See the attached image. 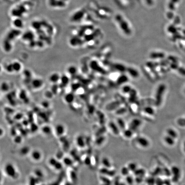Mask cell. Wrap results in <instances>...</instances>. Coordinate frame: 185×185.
<instances>
[{"mask_svg": "<svg viewBox=\"0 0 185 185\" xmlns=\"http://www.w3.org/2000/svg\"><path fill=\"white\" fill-rule=\"evenodd\" d=\"M5 173L9 177L13 179L17 178L18 174L14 166L11 163H7L4 167Z\"/></svg>", "mask_w": 185, "mask_h": 185, "instance_id": "obj_1", "label": "cell"}, {"mask_svg": "<svg viewBox=\"0 0 185 185\" xmlns=\"http://www.w3.org/2000/svg\"><path fill=\"white\" fill-rule=\"evenodd\" d=\"M84 16V12L83 10H79L75 12L71 17V21L74 22H79L81 20Z\"/></svg>", "mask_w": 185, "mask_h": 185, "instance_id": "obj_2", "label": "cell"}, {"mask_svg": "<svg viewBox=\"0 0 185 185\" xmlns=\"http://www.w3.org/2000/svg\"><path fill=\"white\" fill-rule=\"evenodd\" d=\"M49 4L52 8H63L66 6L67 3L62 0H49Z\"/></svg>", "mask_w": 185, "mask_h": 185, "instance_id": "obj_3", "label": "cell"}, {"mask_svg": "<svg viewBox=\"0 0 185 185\" xmlns=\"http://www.w3.org/2000/svg\"><path fill=\"white\" fill-rule=\"evenodd\" d=\"M138 145L142 148H147L150 145V142L147 138L140 137L136 140Z\"/></svg>", "mask_w": 185, "mask_h": 185, "instance_id": "obj_4", "label": "cell"}, {"mask_svg": "<svg viewBox=\"0 0 185 185\" xmlns=\"http://www.w3.org/2000/svg\"><path fill=\"white\" fill-rule=\"evenodd\" d=\"M20 34L19 30L15 28V29L12 30L8 33L7 35V39L8 40H11L12 39H15Z\"/></svg>", "mask_w": 185, "mask_h": 185, "instance_id": "obj_5", "label": "cell"}, {"mask_svg": "<svg viewBox=\"0 0 185 185\" xmlns=\"http://www.w3.org/2000/svg\"><path fill=\"white\" fill-rule=\"evenodd\" d=\"M13 25L15 28L19 30V29H21L23 28L24 26V23L21 18L17 17L13 20Z\"/></svg>", "mask_w": 185, "mask_h": 185, "instance_id": "obj_6", "label": "cell"}, {"mask_svg": "<svg viewBox=\"0 0 185 185\" xmlns=\"http://www.w3.org/2000/svg\"><path fill=\"white\" fill-rule=\"evenodd\" d=\"M31 156L33 160L38 161L41 159L42 155L40 151L38 150H34L31 152Z\"/></svg>", "mask_w": 185, "mask_h": 185, "instance_id": "obj_7", "label": "cell"}, {"mask_svg": "<svg viewBox=\"0 0 185 185\" xmlns=\"http://www.w3.org/2000/svg\"><path fill=\"white\" fill-rule=\"evenodd\" d=\"M174 138L171 137L168 135H166L164 137V141L169 146H173L175 144V141Z\"/></svg>", "mask_w": 185, "mask_h": 185, "instance_id": "obj_8", "label": "cell"}, {"mask_svg": "<svg viewBox=\"0 0 185 185\" xmlns=\"http://www.w3.org/2000/svg\"><path fill=\"white\" fill-rule=\"evenodd\" d=\"M34 37V35L31 31H27L26 33H25L22 36L23 39L25 40H29L30 39H33Z\"/></svg>", "mask_w": 185, "mask_h": 185, "instance_id": "obj_9", "label": "cell"}, {"mask_svg": "<svg viewBox=\"0 0 185 185\" xmlns=\"http://www.w3.org/2000/svg\"><path fill=\"white\" fill-rule=\"evenodd\" d=\"M81 40L80 38L78 36H73L72 37L70 40V43L72 45H74L75 46H78L80 44Z\"/></svg>", "mask_w": 185, "mask_h": 185, "instance_id": "obj_10", "label": "cell"}, {"mask_svg": "<svg viewBox=\"0 0 185 185\" xmlns=\"http://www.w3.org/2000/svg\"><path fill=\"white\" fill-rule=\"evenodd\" d=\"M167 133L168 135L174 138V139H176L178 136V135L176 131L170 128L167 130Z\"/></svg>", "mask_w": 185, "mask_h": 185, "instance_id": "obj_11", "label": "cell"}, {"mask_svg": "<svg viewBox=\"0 0 185 185\" xmlns=\"http://www.w3.org/2000/svg\"><path fill=\"white\" fill-rule=\"evenodd\" d=\"M56 132L57 134L58 135L63 134L64 132V127L61 125H58L56 127Z\"/></svg>", "mask_w": 185, "mask_h": 185, "instance_id": "obj_12", "label": "cell"}, {"mask_svg": "<svg viewBox=\"0 0 185 185\" xmlns=\"http://www.w3.org/2000/svg\"><path fill=\"white\" fill-rule=\"evenodd\" d=\"M76 143L77 145L80 148H83L85 146V142L82 137H79L77 138Z\"/></svg>", "mask_w": 185, "mask_h": 185, "instance_id": "obj_13", "label": "cell"}, {"mask_svg": "<svg viewBox=\"0 0 185 185\" xmlns=\"http://www.w3.org/2000/svg\"><path fill=\"white\" fill-rule=\"evenodd\" d=\"M63 162L66 166H70L72 164V161L69 157H65L63 159Z\"/></svg>", "mask_w": 185, "mask_h": 185, "instance_id": "obj_14", "label": "cell"}, {"mask_svg": "<svg viewBox=\"0 0 185 185\" xmlns=\"http://www.w3.org/2000/svg\"><path fill=\"white\" fill-rule=\"evenodd\" d=\"M102 163L105 167L108 168L111 166V163L108 158H104L102 160Z\"/></svg>", "mask_w": 185, "mask_h": 185, "instance_id": "obj_15", "label": "cell"}, {"mask_svg": "<svg viewBox=\"0 0 185 185\" xmlns=\"http://www.w3.org/2000/svg\"><path fill=\"white\" fill-rule=\"evenodd\" d=\"M58 161L57 160V159L55 158L51 157L49 159V163L50 166L54 167Z\"/></svg>", "mask_w": 185, "mask_h": 185, "instance_id": "obj_16", "label": "cell"}, {"mask_svg": "<svg viewBox=\"0 0 185 185\" xmlns=\"http://www.w3.org/2000/svg\"><path fill=\"white\" fill-rule=\"evenodd\" d=\"M177 124L180 126L182 127L185 126V118H180L177 120Z\"/></svg>", "mask_w": 185, "mask_h": 185, "instance_id": "obj_17", "label": "cell"}, {"mask_svg": "<svg viewBox=\"0 0 185 185\" xmlns=\"http://www.w3.org/2000/svg\"><path fill=\"white\" fill-rule=\"evenodd\" d=\"M130 171V170L128 168V167H124L121 170V173L123 175L127 176L129 174Z\"/></svg>", "mask_w": 185, "mask_h": 185, "instance_id": "obj_18", "label": "cell"}, {"mask_svg": "<svg viewBox=\"0 0 185 185\" xmlns=\"http://www.w3.org/2000/svg\"><path fill=\"white\" fill-rule=\"evenodd\" d=\"M54 168L55 169H56L57 170H61V169L62 168V163L61 162H59V161H58L54 167Z\"/></svg>", "mask_w": 185, "mask_h": 185, "instance_id": "obj_19", "label": "cell"}, {"mask_svg": "<svg viewBox=\"0 0 185 185\" xmlns=\"http://www.w3.org/2000/svg\"><path fill=\"white\" fill-rule=\"evenodd\" d=\"M177 70L179 73L183 76H185V68L183 67H179Z\"/></svg>", "mask_w": 185, "mask_h": 185, "instance_id": "obj_20", "label": "cell"}, {"mask_svg": "<svg viewBox=\"0 0 185 185\" xmlns=\"http://www.w3.org/2000/svg\"><path fill=\"white\" fill-rule=\"evenodd\" d=\"M170 67H171L172 69H177H177H178L179 67V65H178V64H177V63L174 62L173 63H172V64H171Z\"/></svg>", "mask_w": 185, "mask_h": 185, "instance_id": "obj_21", "label": "cell"}, {"mask_svg": "<svg viewBox=\"0 0 185 185\" xmlns=\"http://www.w3.org/2000/svg\"><path fill=\"white\" fill-rule=\"evenodd\" d=\"M131 130H130V131L127 130V131H126L125 132V135L126 137V138H130L132 135V133Z\"/></svg>", "mask_w": 185, "mask_h": 185, "instance_id": "obj_22", "label": "cell"}, {"mask_svg": "<svg viewBox=\"0 0 185 185\" xmlns=\"http://www.w3.org/2000/svg\"><path fill=\"white\" fill-rule=\"evenodd\" d=\"M84 163L86 165L89 166L91 163V159L90 158H86L84 160Z\"/></svg>", "mask_w": 185, "mask_h": 185, "instance_id": "obj_23", "label": "cell"}, {"mask_svg": "<svg viewBox=\"0 0 185 185\" xmlns=\"http://www.w3.org/2000/svg\"><path fill=\"white\" fill-rule=\"evenodd\" d=\"M15 142L17 144H19L20 143H21V137H17L16 138H15Z\"/></svg>", "mask_w": 185, "mask_h": 185, "instance_id": "obj_24", "label": "cell"}, {"mask_svg": "<svg viewBox=\"0 0 185 185\" xmlns=\"http://www.w3.org/2000/svg\"><path fill=\"white\" fill-rule=\"evenodd\" d=\"M184 151L185 152V142L184 143Z\"/></svg>", "mask_w": 185, "mask_h": 185, "instance_id": "obj_25", "label": "cell"}, {"mask_svg": "<svg viewBox=\"0 0 185 185\" xmlns=\"http://www.w3.org/2000/svg\"><path fill=\"white\" fill-rule=\"evenodd\" d=\"M63 0V1H64L65 2H67L68 1H69V0Z\"/></svg>", "mask_w": 185, "mask_h": 185, "instance_id": "obj_26", "label": "cell"}, {"mask_svg": "<svg viewBox=\"0 0 185 185\" xmlns=\"http://www.w3.org/2000/svg\"></svg>", "mask_w": 185, "mask_h": 185, "instance_id": "obj_27", "label": "cell"}]
</instances>
